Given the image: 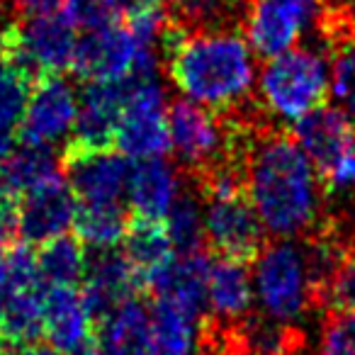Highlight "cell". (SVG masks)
I'll return each instance as SVG.
<instances>
[{
	"label": "cell",
	"mask_w": 355,
	"mask_h": 355,
	"mask_svg": "<svg viewBox=\"0 0 355 355\" xmlns=\"http://www.w3.org/2000/svg\"><path fill=\"white\" fill-rule=\"evenodd\" d=\"M161 56L178 93L217 114L241 107L258 83L256 54L241 30H185L171 20Z\"/></svg>",
	"instance_id": "obj_1"
},
{
	"label": "cell",
	"mask_w": 355,
	"mask_h": 355,
	"mask_svg": "<svg viewBox=\"0 0 355 355\" xmlns=\"http://www.w3.org/2000/svg\"><path fill=\"white\" fill-rule=\"evenodd\" d=\"M243 183L270 236L300 239L319 222L321 188L316 168L295 137L263 134L248 144Z\"/></svg>",
	"instance_id": "obj_2"
},
{
	"label": "cell",
	"mask_w": 355,
	"mask_h": 355,
	"mask_svg": "<svg viewBox=\"0 0 355 355\" xmlns=\"http://www.w3.org/2000/svg\"><path fill=\"white\" fill-rule=\"evenodd\" d=\"M205 198V239L222 258L251 263L266 248V227L243 183V163H224L200 175Z\"/></svg>",
	"instance_id": "obj_3"
},
{
	"label": "cell",
	"mask_w": 355,
	"mask_h": 355,
	"mask_svg": "<svg viewBox=\"0 0 355 355\" xmlns=\"http://www.w3.org/2000/svg\"><path fill=\"white\" fill-rule=\"evenodd\" d=\"M256 90L258 103L272 119L297 124L329 100L331 64L321 49L300 44L263 64Z\"/></svg>",
	"instance_id": "obj_4"
},
{
	"label": "cell",
	"mask_w": 355,
	"mask_h": 355,
	"mask_svg": "<svg viewBox=\"0 0 355 355\" xmlns=\"http://www.w3.org/2000/svg\"><path fill=\"white\" fill-rule=\"evenodd\" d=\"M253 285L263 316L277 324H295L316 300V277L309 246L295 239H277L256 258Z\"/></svg>",
	"instance_id": "obj_5"
},
{
	"label": "cell",
	"mask_w": 355,
	"mask_h": 355,
	"mask_svg": "<svg viewBox=\"0 0 355 355\" xmlns=\"http://www.w3.org/2000/svg\"><path fill=\"white\" fill-rule=\"evenodd\" d=\"M44 295L37 251L25 241L8 246L0 268V343L25 350L44 340Z\"/></svg>",
	"instance_id": "obj_6"
},
{
	"label": "cell",
	"mask_w": 355,
	"mask_h": 355,
	"mask_svg": "<svg viewBox=\"0 0 355 355\" xmlns=\"http://www.w3.org/2000/svg\"><path fill=\"white\" fill-rule=\"evenodd\" d=\"M168 129L171 151L190 171H200V175L224 163H243L251 144L241 141L234 122H224L217 112L185 98L168 105Z\"/></svg>",
	"instance_id": "obj_7"
},
{
	"label": "cell",
	"mask_w": 355,
	"mask_h": 355,
	"mask_svg": "<svg viewBox=\"0 0 355 355\" xmlns=\"http://www.w3.org/2000/svg\"><path fill=\"white\" fill-rule=\"evenodd\" d=\"M161 61L156 46L144 44L127 22H114L78 37L71 71L85 83H110L132 76H158Z\"/></svg>",
	"instance_id": "obj_8"
},
{
	"label": "cell",
	"mask_w": 355,
	"mask_h": 355,
	"mask_svg": "<svg viewBox=\"0 0 355 355\" xmlns=\"http://www.w3.org/2000/svg\"><path fill=\"white\" fill-rule=\"evenodd\" d=\"M114 148L129 161L163 158L171 151L168 100L158 76L127 78V100Z\"/></svg>",
	"instance_id": "obj_9"
},
{
	"label": "cell",
	"mask_w": 355,
	"mask_h": 355,
	"mask_svg": "<svg viewBox=\"0 0 355 355\" xmlns=\"http://www.w3.org/2000/svg\"><path fill=\"white\" fill-rule=\"evenodd\" d=\"M78 37L73 22L61 12V8L40 15H27L22 22L12 25L3 56L27 71L35 80L42 76L64 73L73 66Z\"/></svg>",
	"instance_id": "obj_10"
},
{
	"label": "cell",
	"mask_w": 355,
	"mask_h": 355,
	"mask_svg": "<svg viewBox=\"0 0 355 355\" xmlns=\"http://www.w3.org/2000/svg\"><path fill=\"white\" fill-rule=\"evenodd\" d=\"M80 112V93L64 73L42 76L32 83L17 139L22 144L56 148L73 139Z\"/></svg>",
	"instance_id": "obj_11"
},
{
	"label": "cell",
	"mask_w": 355,
	"mask_h": 355,
	"mask_svg": "<svg viewBox=\"0 0 355 355\" xmlns=\"http://www.w3.org/2000/svg\"><path fill=\"white\" fill-rule=\"evenodd\" d=\"M321 15L324 0H251L243 35L253 54L268 61L300 46V40Z\"/></svg>",
	"instance_id": "obj_12"
},
{
	"label": "cell",
	"mask_w": 355,
	"mask_h": 355,
	"mask_svg": "<svg viewBox=\"0 0 355 355\" xmlns=\"http://www.w3.org/2000/svg\"><path fill=\"white\" fill-rule=\"evenodd\" d=\"M132 166L117 148L66 146L64 173L78 205H127Z\"/></svg>",
	"instance_id": "obj_13"
},
{
	"label": "cell",
	"mask_w": 355,
	"mask_h": 355,
	"mask_svg": "<svg viewBox=\"0 0 355 355\" xmlns=\"http://www.w3.org/2000/svg\"><path fill=\"white\" fill-rule=\"evenodd\" d=\"M78 214V198L69 178L59 175L17 200V234L30 246L66 236Z\"/></svg>",
	"instance_id": "obj_14"
},
{
	"label": "cell",
	"mask_w": 355,
	"mask_h": 355,
	"mask_svg": "<svg viewBox=\"0 0 355 355\" xmlns=\"http://www.w3.org/2000/svg\"><path fill=\"white\" fill-rule=\"evenodd\" d=\"M144 290L141 277L134 270L129 258L119 248L88 251V266L80 282V295L85 300L93 321H103L124 302L139 297Z\"/></svg>",
	"instance_id": "obj_15"
},
{
	"label": "cell",
	"mask_w": 355,
	"mask_h": 355,
	"mask_svg": "<svg viewBox=\"0 0 355 355\" xmlns=\"http://www.w3.org/2000/svg\"><path fill=\"white\" fill-rule=\"evenodd\" d=\"M292 137L314 163L316 173H329L340 158L355 153V119L338 105H324L292 124Z\"/></svg>",
	"instance_id": "obj_16"
},
{
	"label": "cell",
	"mask_w": 355,
	"mask_h": 355,
	"mask_svg": "<svg viewBox=\"0 0 355 355\" xmlns=\"http://www.w3.org/2000/svg\"><path fill=\"white\" fill-rule=\"evenodd\" d=\"M124 100H127V80L85 85V90L80 93V112L73 139L66 146L114 148Z\"/></svg>",
	"instance_id": "obj_17"
},
{
	"label": "cell",
	"mask_w": 355,
	"mask_h": 355,
	"mask_svg": "<svg viewBox=\"0 0 355 355\" xmlns=\"http://www.w3.org/2000/svg\"><path fill=\"white\" fill-rule=\"evenodd\" d=\"M44 340L59 355H73L95 343V321L78 287H46Z\"/></svg>",
	"instance_id": "obj_18"
},
{
	"label": "cell",
	"mask_w": 355,
	"mask_h": 355,
	"mask_svg": "<svg viewBox=\"0 0 355 355\" xmlns=\"http://www.w3.org/2000/svg\"><path fill=\"white\" fill-rule=\"evenodd\" d=\"M183 190L180 173L173 168V163L166 156L134 161L127 205L132 209V217L166 222L168 212Z\"/></svg>",
	"instance_id": "obj_19"
},
{
	"label": "cell",
	"mask_w": 355,
	"mask_h": 355,
	"mask_svg": "<svg viewBox=\"0 0 355 355\" xmlns=\"http://www.w3.org/2000/svg\"><path fill=\"white\" fill-rule=\"evenodd\" d=\"M95 345L103 355H156L151 306L139 297L95 324Z\"/></svg>",
	"instance_id": "obj_20"
},
{
	"label": "cell",
	"mask_w": 355,
	"mask_h": 355,
	"mask_svg": "<svg viewBox=\"0 0 355 355\" xmlns=\"http://www.w3.org/2000/svg\"><path fill=\"white\" fill-rule=\"evenodd\" d=\"M212 261L214 258L207 253V248L178 253L171 268L151 287L153 297L173 302V304L183 306L198 316H207V282Z\"/></svg>",
	"instance_id": "obj_21"
},
{
	"label": "cell",
	"mask_w": 355,
	"mask_h": 355,
	"mask_svg": "<svg viewBox=\"0 0 355 355\" xmlns=\"http://www.w3.org/2000/svg\"><path fill=\"white\" fill-rule=\"evenodd\" d=\"M253 302H256V285L246 263L222 256L214 258L207 282L209 314L217 316L222 324H239L251 314Z\"/></svg>",
	"instance_id": "obj_22"
},
{
	"label": "cell",
	"mask_w": 355,
	"mask_h": 355,
	"mask_svg": "<svg viewBox=\"0 0 355 355\" xmlns=\"http://www.w3.org/2000/svg\"><path fill=\"white\" fill-rule=\"evenodd\" d=\"M124 256L139 272L144 290H151L178 256L166 222L144 217L129 219L127 236H124Z\"/></svg>",
	"instance_id": "obj_23"
},
{
	"label": "cell",
	"mask_w": 355,
	"mask_h": 355,
	"mask_svg": "<svg viewBox=\"0 0 355 355\" xmlns=\"http://www.w3.org/2000/svg\"><path fill=\"white\" fill-rule=\"evenodd\" d=\"M151 324L156 355H205V316L153 297Z\"/></svg>",
	"instance_id": "obj_24"
},
{
	"label": "cell",
	"mask_w": 355,
	"mask_h": 355,
	"mask_svg": "<svg viewBox=\"0 0 355 355\" xmlns=\"http://www.w3.org/2000/svg\"><path fill=\"white\" fill-rule=\"evenodd\" d=\"M0 175L6 180L8 190L20 200L30 190L64 175V168H61V161L56 158L54 148L20 141V146L12 148L6 161L0 163Z\"/></svg>",
	"instance_id": "obj_25"
},
{
	"label": "cell",
	"mask_w": 355,
	"mask_h": 355,
	"mask_svg": "<svg viewBox=\"0 0 355 355\" xmlns=\"http://www.w3.org/2000/svg\"><path fill=\"white\" fill-rule=\"evenodd\" d=\"M168 17L185 30H241L251 0H166Z\"/></svg>",
	"instance_id": "obj_26"
},
{
	"label": "cell",
	"mask_w": 355,
	"mask_h": 355,
	"mask_svg": "<svg viewBox=\"0 0 355 355\" xmlns=\"http://www.w3.org/2000/svg\"><path fill=\"white\" fill-rule=\"evenodd\" d=\"M127 205H78L76 214V239L88 251L117 248L129 229Z\"/></svg>",
	"instance_id": "obj_27"
},
{
	"label": "cell",
	"mask_w": 355,
	"mask_h": 355,
	"mask_svg": "<svg viewBox=\"0 0 355 355\" xmlns=\"http://www.w3.org/2000/svg\"><path fill=\"white\" fill-rule=\"evenodd\" d=\"M85 266H88V248L69 234L42 243L37 251V268L46 287L80 285Z\"/></svg>",
	"instance_id": "obj_28"
},
{
	"label": "cell",
	"mask_w": 355,
	"mask_h": 355,
	"mask_svg": "<svg viewBox=\"0 0 355 355\" xmlns=\"http://www.w3.org/2000/svg\"><path fill=\"white\" fill-rule=\"evenodd\" d=\"M166 227L178 253L205 248V198L202 190L185 188L166 217Z\"/></svg>",
	"instance_id": "obj_29"
},
{
	"label": "cell",
	"mask_w": 355,
	"mask_h": 355,
	"mask_svg": "<svg viewBox=\"0 0 355 355\" xmlns=\"http://www.w3.org/2000/svg\"><path fill=\"white\" fill-rule=\"evenodd\" d=\"M32 78L27 71L12 64L8 56H0V137L15 139L30 100Z\"/></svg>",
	"instance_id": "obj_30"
},
{
	"label": "cell",
	"mask_w": 355,
	"mask_h": 355,
	"mask_svg": "<svg viewBox=\"0 0 355 355\" xmlns=\"http://www.w3.org/2000/svg\"><path fill=\"white\" fill-rule=\"evenodd\" d=\"M331 95L336 105L355 119V30L345 25L331 42Z\"/></svg>",
	"instance_id": "obj_31"
},
{
	"label": "cell",
	"mask_w": 355,
	"mask_h": 355,
	"mask_svg": "<svg viewBox=\"0 0 355 355\" xmlns=\"http://www.w3.org/2000/svg\"><path fill=\"white\" fill-rule=\"evenodd\" d=\"M61 12L80 32L103 30L114 22H122L114 0H61Z\"/></svg>",
	"instance_id": "obj_32"
},
{
	"label": "cell",
	"mask_w": 355,
	"mask_h": 355,
	"mask_svg": "<svg viewBox=\"0 0 355 355\" xmlns=\"http://www.w3.org/2000/svg\"><path fill=\"white\" fill-rule=\"evenodd\" d=\"M316 355H355V309L334 311L329 316Z\"/></svg>",
	"instance_id": "obj_33"
},
{
	"label": "cell",
	"mask_w": 355,
	"mask_h": 355,
	"mask_svg": "<svg viewBox=\"0 0 355 355\" xmlns=\"http://www.w3.org/2000/svg\"><path fill=\"white\" fill-rule=\"evenodd\" d=\"M326 193L334 195H355V153L340 158L329 173L321 175Z\"/></svg>",
	"instance_id": "obj_34"
},
{
	"label": "cell",
	"mask_w": 355,
	"mask_h": 355,
	"mask_svg": "<svg viewBox=\"0 0 355 355\" xmlns=\"http://www.w3.org/2000/svg\"><path fill=\"white\" fill-rule=\"evenodd\" d=\"M122 22H134L148 15H158V12H168L166 0H114Z\"/></svg>",
	"instance_id": "obj_35"
},
{
	"label": "cell",
	"mask_w": 355,
	"mask_h": 355,
	"mask_svg": "<svg viewBox=\"0 0 355 355\" xmlns=\"http://www.w3.org/2000/svg\"><path fill=\"white\" fill-rule=\"evenodd\" d=\"M59 6H61V0H15V8L25 12V17L40 15V12L59 10Z\"/></svg>",
	"instance_id": "obj_36"
},
{
	"label": "cell",
	"mask_w": 355,
	"mask_h": 355,
	"mask_svg": "<svg viewBox=\"0 0 355 355\" xmlns=\"http://www.w3.org/2000/svg\"><path fill=\"white\" fill-rule=\"evenodd\" d=\"M10 30H12L10 22H6V20H3V17H0V56L6 54V49H8V40H10Z\"/></svg>",
	"instance_id": "obj_37"
},
{
	"label": "cell",
	"mask_w": 355,
	"mask_h": 355,
	"mask_svg": "<svg viewBox=\"0 0 355 355\" xmlns=\"http://www.w3.org/2000/svg\"><path fill=\"white\" fill-rule=\"evenodd\" d=\"M338 6L343 8V15L348 17L345 25L355 27V0H338Z\"/></svg>",
	"instance_id": "obj_38"
}]
</instances>
